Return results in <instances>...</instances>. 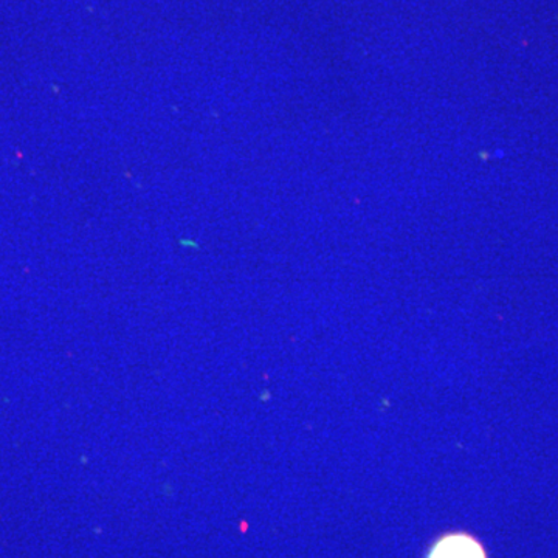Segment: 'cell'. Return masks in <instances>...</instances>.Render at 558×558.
Listing matches in <instances>:
<instances>
[{"label":"cell","mask_w":558,"mask_h":558,"mask_svg":"<svg viewBox=\"0 0 558 558\" xmlns=\"http://www.w3.org/2000/svg\"><path fill=\"white\" fill-rule=\"evenodd\" d=\"M428 558H486V554L476 539L457 534L439 539Z\"/></svg>","instance_id":"6da1fadb"}]
</instances>
